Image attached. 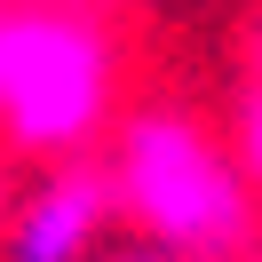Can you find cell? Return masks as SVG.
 <instances>
[{
	"label": "cell",
	"mask_w": 262,
	"mask_h": 262,
	"mask_svg": "<svg viewBox=\"0 0 262 262\" xmlns=\"http://www.w3.org/2000/svg\"><path fill=\"white\" fill-rule=\"evenodd\" d=\"M112 191L135 238L167 246L175 262L223 254V246L254 238V183H246L238 151L214 143L191 112L143 103L112 127Z\"/></svg>",
	"instance_id": "6da1fadb"
},
{
	"label": "cell",
	"mask_w": 262,
	"mask_h": 262,
	"mask_svg": "<svg viewBox=\"0 0 262 262\" xmlns=\"http://www.w3.org/2000/svg\"><path fill=\"white\" fill-rule=\"evenodd\" d=\"M119 64L96 16L56 0L0 8V143L24 159H72L112 127Z\"/></svg>",
	"instance_id": "7a4b0ae2"
},
{
	"label": "cell",
	"mask_w": 262,
	"mask_h": 262,
	"mask_svg": "<svg viewBox=\"0 0 262 262\" xmlns=\"http://www.w3.org/2000/svg\"><path fill=\"white\" fill-rule=\"evenodd\" d=\"M112 214H119L112 167L72 151L32 191L8 199V214H0V262H96L103 238H112Z\"/></svg>",
	"instance_id": "3957f363"
},
{
	"label": "cell",
	"mask_w": 262,
	"mask_h": 262,
	"mask_svg": "<svg viewBox=\"0 0 262 262\" xmlns=\"http://www.w3.org/2000/svg\"><path fill=\"white\" fill-rule=\"evenodd\" d=\"M238 167H246V183L262 199V88L246 96V119H238Z\"/></svg>",
	"instance_id": "277c9868"
},
{
	"label": "cell",
	"mask_w": 262,
	"mask_h": 262,
	"mask_svg": "<svg viewBox=\"0 0 262 262\" xmlns=\"http://www.w3.org/2000/svg\"><path fill=\"white\" fill-rule=\"evenodd\" d=\"M96 262H175V254L151 246V238H135V246H112V254H96Z\"/></svg>",
	"instance_id": "5b68a950"
},
{
	"label": "cell",
	"mask_w": 262,
	"mask_h": 262,
	"mask_svg": "<svg viewBox=\"0 0 262 262\" xmlns=\"http://www.w3.org/2000/svg\"><path fill=\"white\" fill-rule=\"evenodd\" d=\"M199 262H262V246L246 238V246H223V254H199Z\"/></svg>",
	"instance_id": "8992f818"
},
{
	"label": "cell",
	"mask_w": 262,
	"mask_h": 262,
	"mask_svg": "<svg viewBox=\"0 0 262 262\" xmlns=\"http://www.w3.org/2000/svg\"><path fill=\"white\" fill-rule=\"evenodd\" d=\"M0 214H8V167H0Z\"/></svg>",
	"instance_id": "52a82bcc"
},
{
	"label": "cell",
	"mask_w": 262,
	"mask_h": 262,
	"mask_svg": "<svg viewBox=\"0 0 262 262\" xmlns=\"http://www.w3.org/2000/svg\"><path fill=\"white\" fill-rule=\"evenodd\" d=\"M254 56H262V40H254Z\"/></svg>",
	"instance_id": "ba28073f"
}]
</instances>
